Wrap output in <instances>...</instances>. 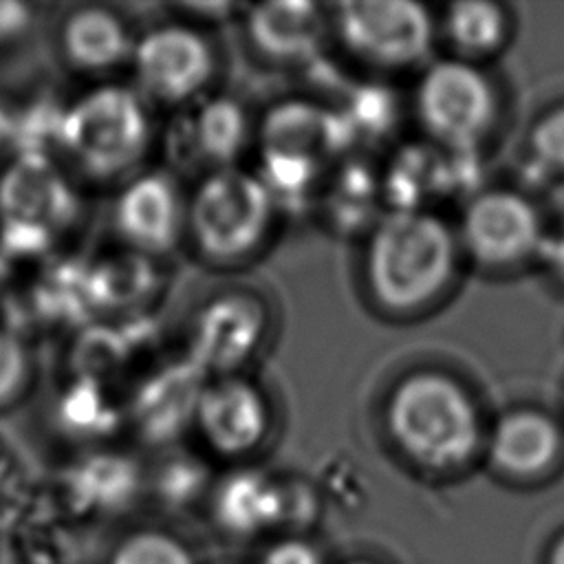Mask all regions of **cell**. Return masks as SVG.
<instances>
[{
	"label": "cell",
	"instance_id": "1",
	"mask_svg": "<svg viewBox=\"0 0 564 564\" xmlns=\"http://www.w3.org/2000/svg\"><path fill=\"white\" fill-rule=\"evenodd\" d=\"M454 253V238L438 216L425 209H392L368 234L366 286L383 311H416L452 278Z\"/></svg>",
	"mask_w": 564,
	"mask_h": 564
},
{
	"label": "cell",
	"instance_id": "2",
	"mask_svg": "<svg viewBox=\"0 0 564 564\" xmlns=\"http://www.w3.org/2000/svg\"><path fill=\"white\" fill-rule=\"evenodd\" d=\"M57 143L70 165L88 178L128 176L152 143L148 101L123 84L95 86L62 110Z\"/></svg>",
	"mask_w": 564,
	"mask_h": 564
},
{
	"label": "cell",
	"instance_id": "3",
	"mask_svg": "<svg viewBox=\"0 0 564 564\" xmlns=\"http://www.w3.org/2000/svg\"><path fill=\"white\" fill-rule=\"evenodd\" d=\"M383 419L394 445L430 469L460 465L480 436L471 399L454 379L432 370L403 377L388 397Z\"/></svg>",
	"mask_w": 564,
	"mask_h": 564
},
{
	"label": "cell",
	"instance_id": "4",
	"mask_svg": "<svg viewBox=\"0 0 564 564\" xmlns=\"http://www.w3.org/2000/svg\"><path fill=\"white\" fill-rule=\"evenodd\" d=\"M278 205L256 172L238 165L205 172L185 209V234L212 262L253 256L271 234Z\"/></svg>",
	"mask_w": 564,
	"mask_h": 564
},
{
	"label": "cell",
	"instance_id": "5",
	"mask_svg": "<svg viewBox=\"0 0 564 564\" xmlns=\"http://www.w3.org/2000/svg\"><path fill=\"white\" fill-rule=\"evenodd\" d=\"M130 66L145 101L189 106L216 75V51L198 26L176 18L137 35Z\"/></svg>",
	"mask_w": 564,
	"mask_h": 564
},
{
	"label": "cell",
	"instance_id": "6",
	"mask_svg": "<svg viewBox=\"0 0 564 564\" xmlns=\"http://www.w3.org/2000/svg\"><path fill=\"white\" fill-rule=\"evenodd\" d=\"M333 26L348 53L375 68L421 62L434 37L427 9L410 0H359L337 7Z\"/></svg>",
	"mask_w": 564,
	"mask_h": 564
},
{
	"label": "cell",
	"instance_id": "7",
	"mask_svg": "<svg viewBox=\"0 0 564 564\" xmlns=\"http://www.w3.org/2000/svg\"><path fill=\"white\" fill-rule=\"evenodd\" d=\"M423 128L452 150H471L494 115L487 79L467 62L441 59L425 68L416 86Z\"/></svg>",
	"mask_w": 564,
	"mask_h": 564
},
{
	"label": "cell",
	"instance_id": "8",
	"mask_svg": "<svg viewBox=\"0 0 564 564\" xmlns=\"http://www.w3.org/2000/svg\"><path fill=\"white\" fill-rule=\"evenodd\" d=\"M77 214V192L46 152H22L7 163L0 174V223L24 225L53 238Z\"/></svg>",
	"mask_w": 564,
	"mask_h": 564
},
{
	"label": "cell",
	"instance_id": "9",
	"mask_svg": "<svg viewBox=\"0 0 564 564\" xmlns=\"http://www.w3.org/2000/svg\"><path fill=\"white\" fill-rule=\"evenodd\" d=\"M267 322L256 295L231 291L209 297L192 324L189 361L203 375H236L258 352Z\"/></svg>",
	"mask_w": 564,
	"mask_h": 564
},
{
	"label": "cell",
	"instance_id": "10",
	"mask_svg": "<svg viewBox=\"0 0 564 564\" xmlns=\"http://www.w3.org/2000/svg\"><path fill=\"white\" fill-rule=\"evenodd\" d=\"M194 427L209 449L238 458L267 438L271 405L264 390L238 372L212 377L198 394Z\"/></svg>",
	"mask_w": 564,
	"mask_h": 564
},
{
	"label": "cell",
	"instance_id": "11",
	"mask_svg": "<svg viewBox=\"0 0 564 564\" xmlns=\"http://www.w3.org/2000/svg\"><path fill=\"white\" fill-rule=\"evenodd\" d=\"M187 196L167 172L132 174L121 187L112 218L126 247L143 256L174 249L185 236Z\"/></svg>",
	"mask_w": 564,
	"mask_h": 564
},
{
	"label": "cell",
	"instance_id": "12",
	"mask_svg": "<svg viewBox=\"0 0 564 564\" xmlns=\"http://www.w3.org/2000/svg\"><path fill=\"white\" fill-rule=\"evenodd\" d=\"M463 238L476 260L505 264L538 249L542 234L533 207L516 194L478 196L465 212Z\"/></svg>",
	"mask_w": 564,
	"mask_h": 564
},
{
	"label": "cell",
	"instance_id": "13",
	"mask_svg": "<svg viewBox=\"0 0 564 564\" xmlns=\"http://www.w3.org/2000/svg\"><path fill=\"white\" fill-rule=\"evenodd\" d=\"M258 137L262 154H289L319 167L352 139L341 112L306 99L275 104L262 119Z\"/></svg>",
	"mask_w": 564,
	"mask_h": 564
},
{
	"label": "cell",
	"instance_id": "14",
	"mask_svg": "<svg viewBox=\"0 0 564 564\" xmlns=\"http://www.w3.org/2000/svg\"><path fill=\"white\" fill-rule=\"evenodd\" d=\"M251 137V123L245 108L229 97L198 99L183 115L174 130V152L192 165H205L207 172L231 167Z\"/></svg>",
	"mask_w": 564,
	"mask_h": 564
},
{
	"label": "cell",
	"instance_id": "15",
	"mask_svg": "<svg viewBox=\"0 0 564 564\" xmlns=\"http://www.w3.org/2000/svg\"><path fill=\"white\" fill-rule=\"evenodd\" d=\"M245 31L260 55L284 64L304 62L326 35V15L315 2H267L247 7Z\"/></svg>",
	"mask_w": 564,
	"mask_h": 564
},
{
	"label": "cell",
	"instance_id": "16",
	"mask_svg": "<svg viewBox=\"0 0 564 564\" xmlns=\"http://www.w3.org/2000/svg\"><path fill=\"white\" fill-rule=\"evenodd\" d=\"M132 35L126 20L108 7L86 4L64 15L59 24V51L79 73L101 75L130 64Z\"/></svg>",
	"mask_w": 564,
	"mask_h": 564
},
{
	"label": "cell",
	"instance_id": "17",
	"mask_svg": "<svg viewBox=\"0 0 564 564\" xmlns=\"http://www.w3.org/2000/svg\"><path fill=\"white\" fill-rule=\"evenodd\" d=\"M557 452L553 423L535 412H516L498 421L491 434V458L511 474H535L544 469Z\"/></svg>",
	"mask_w": 564,
	"mask_h": 564
},
{
	"label": "cell",
	"instance_id": "18",
	"mask_svg": "<svg viewBox=\"0 0 564 564\" xmlns=\"http://www.w3.org/2000/svg\"><path fill=\"white\" fill-rule=\"evenodd\" d=\"M214 509L229 531L251 533L282 516V494L262 474L236 471L218 487Z\"/></svg>",
	"mask_w": 564,
	"mask_h": 564
},
{
	"label": "cell",
	"instance_id": "19",
	"mask_svg": "<svg viewBox=\"0 0 564 564\" xmlns=\"http://www.w3.org/2000/svg\"><path fill=\"white\" fill-rule=\"evenodd\" d=\"M203 372L189 361L187 368H170L167 375L145 386L139 399V421L148 432H172L185 419L194 423Z\"/></svg>",
	"mask_w": 564,
	"mask_h": 564
},
{
	"label": "cell",
	"instance_id": "20",
	"mask_svg": "<svg viewBox=\"0 0 564 564\" xmlns=\"http://www.w3.org/2000/svg\"><path fill=\"white\" fill-rule=\"evenodd\" d=\"M145 258L148 256L132 251L126 258L101 262L95 273L86 275L90 302L104 306H130L139 300L154 282L152 269L143 264Z\"/></svg>",
	"mask_w": 564,
	"mask_h": 564
},
{
	"label": "cell",
	"instance_id": "21",
	"mask_svg": "<svg viewBox=\"0 0 564 564\" xmlns=\"http://www.w3.org/2000/svg\"><path fill=\"white\" fill-rule=\"evenodd\" d=\"M447 33L467 53H482L502 37V13L489 2H456L447 11Z\"/></svg>",
	"mask_w": 564,
	"mask_h": 564
},
{
	"label": "cell",
	"instance_id": "22",
	"mask_svg": "<svg viewBox=\"0 0 564 564\" xmlns=\"http://www.w3.org/2000/svg\"><path fill=\"white\" fill-rule=\"evenodd\" d=\"M381 196V178L375 176L366 165L350 163L341 165L339 174L333 181L328 194L330 216L337 225L348 227L350 223H359L370 205Z\"/></svg>",
	"mask_w": 564,
	"mask_h": 564
},
{
	"label": "cell",
	"instance_id": "23",
	"mask_svg": "<svg viewBox=\"0 0 564 564\" xmlns=\"http://www.w3.org/2000/svg\"><path fill=\"white\" fill-rule=\"evenodd\" d=\"M77 476V491L86 502L117 505L134 489L132 467L117 456H99Z\"/></svg>",
	"mask_w": 564,
	"mask_h": 564
},
{
	"label": "cell",
	"instance_id": "24",
	"mask_svg": "<svg viewBox=\"0 0 564 564\" xmlns=\"http://www.w3.org/2000/svg\"><path fill=\"white\" fill-rule=\"evenodd\" d=\"M110 564H194L189 551L163 531H139L126 538Z\"/></svg>",
	"mask_w": 564,
	"mask_h": 564
},
{
	"label": "cell",
	"instance_id": "25",
	"mask_svg": "<svg viewBox=\"0 0 564 564\" xmlns=\"http://www.w3.org/2000/svg\"><path fill=\"white\" fill-rule=\"evenodd\" d=\"M33 375V357L20 333L0 326V408L22 397Z\"/></svg>",
	"mask_w": 564,
	"mask_h": 564
},
{
	"label": "cell",
	"instance_id": "26",
	"mask_svg": "<svg viewBox=\"0 0 564 564\" xmlns=\"http://www.w3.org/2000/svg\"><path fill=\"white\" fill-rule=\"evenodd\" d=\"M531 141L540 163L564 167V108L544 117L533 130Z\"/></svg>",
	"mask_w": 564,
	"mask_h": 564
},
{
	"label": "cell",
	"instance_id": "27",
	"mask_svg": "<svg viewBox=\"0 0 564 564\" xmlns=\"http://www.w3.org/2000/svg\"><path fill=\"white\" fill-rule=\"evenodd\" d=\"M262 564H322V562L317 551L308 542L282 540L264 553Z\"/></svg>",
	"mask_w": 564,
	"mask_h": 564
},
{
	"label": "cell",
	"instance_id": "28",
	"mask_svg": "<svg viewBox=\"0 0 564 564\" xmlns=\"http://www.w3.org/2000/svg\"><path fill=\"white\" fill-rule=\"evenodd\" d=\"M538 251L564 278V231L557 236H542Z\"/></svg>",
	"mask_w": 564,
	"mask_h": 564
},
{
	"label": "cell",
	"instance_id": "29",
	"mask_svg": "<svg viewBox=\"0 0 564 564\" xmlns=\"http://www.w3.org/2000/svg\"><path fill=\"white\" fill-rule=\"evenodd\" d=\"M26 22V9L20 4H0V40L15 33Z\"/></svg>",
	"mask_w": 564,
	"mask_h": 564
},
{
	"label": "cell",
	"instance_id": "30",
	"mask_svg": "<svg viewBox=\"0 0 564 564\" xmlns=\"http://www.w3.org/2000/svg\"><path fill=\"white\" fill-rule=\"evenodd\" d=\"M7 282H9V258L0 249V293L7 286Z\"/></svg>",
	"mask_w": 564,
	"mask_h": 564
},
{
	"label": "cell",
	"instance_id": "31",
	"mask_svg": "<svg viewBox=\"0 0 564 564\" xmlns=\"http://www.w3.org/2000/svg\"><path fill=\"white\" fill-rule=\"evenodd\" d=\"M553 564H564V540L560 542V546L555 549V555H553Z\"/></svg>",
	"mask_w": 564,
	"mask_h": 564
},
{
	"label": "cell",
	"instance_id": "32",
	"mask_svg": "<svg viewBox=\"0 0 564 564\" xmlns=\"http://www.w3.org/2000/svg\"><path fill=\"white\" fill-rule=\"evenodd\" d=\"M352 564H370V562H352Z\"/></svg>",
	"mask_w": 564,
	"mask_h": 564
}]
</instances>
